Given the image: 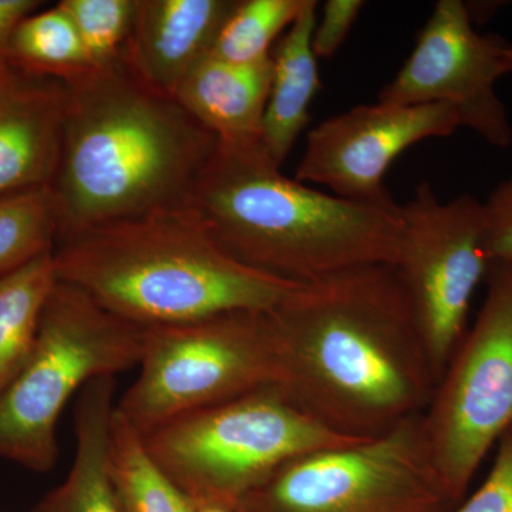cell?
<instances>
[{
    "label": "cell",
    "mask_w": 512,
    "mask_h": 512,
    "mask_svg": "<svg viewBox=\"0 0 512 512\" xmlns=\"http://www.w3.org/2000/svg\"><path fill=\"white\" fill-rule=\"evenodd\" d=\"M269 318L276 387L326 429L372 440L426 412L437 379L393 265L302 282Z\"/></svg>",
    "instance_id": "obj_1"
},
{
    "label": "cell",
    "mask_w": 512,
    "mask_h": 512,
    "mask_svg": "<svg viewBox=\"0 0 512 512\" xmlns=\"http://www.w3.org/2000/svg\"><path fill=\"white\" fill-rule=\"evenodd\" d=\"M69 87L62 158L52 184L57 242L107 222L180 207L218 140L180 101L123 59Z\"/></svg>",
    "instance_id": "obj_2"
},
{
    "label": "cell",
    "mask_w": 512,
    "mask_h": 512,
    "mask_svg": "<svg viewBox=\"0 0 512 512\" xmlns=\"http://www.w3.org/2000/svg\"><path fill=\"white\" fill-rule=\"evenodd\" d=\"M187 205L238 261L293 282L394 266L399 256L400 205L349 201L286 177L262 141L218 143Z\"/></svg>",
    "instance_id": "obj_3"
},
{
    "label": "cell",
    "mask_w": 512,
    "mask_h": 512,
    "mask_svg": "<svg viewBox=\"0 0 512 512\" xmlns=\"http://www.w3.org/2000/svg\"><path fill=\"white\" fill-rule=\"evenodd\" d=\"M53 258L57 281L144 328L269 312L302 284L238 261L187 204L84 229Z\"/></svg>",
    "instance_id": "obj_4"
},
{
    "label": "cell",
    "mask_w": 512,
    "mask_h": 512,
    "mask_svg": "<svg viewBox=\"0 0 512 512\" xmlns=\"http://www.w3.org/2000/svg\"><path fill=\"white\" fill-rule=\"evenodd\" d=\"M143 440L197 510L234 512L293 458L362 441L326 429L276 386L175 417Z\"/></svg>",
    "instance_id": "obj_5"
},
{
    "label": "cell",
    "mask_w": 512,
    "mask_h": 512,
    "mask_svg": "<svg viewBox=\"0 0 512 512\" xmlns=\"http://www.w3.org/2000/svg\"><path fill=\"white\" fill-rule=\"evenodd\" d=\"M146 328L57 281L25 365L0 394V458L46 473L57 460L63 407L97 377L140 363Z\"/></svg>",
    "instance_id": "obj_6"
},
{
    "label": "cell",
    "mask_w": 512,
    "mask_h": 512,
    "mask_svg": "<svg viewBox=\"0 0 512 512\" xmlns=\"http://www.w3.org/2000/svg\"><path fill=\"white\" fill-rule=\"evenodd\" d=\"M140 373L116 403L141 434L161 424L278 382L269 312L221 313L148 326Z\"/></svg>",
    "instance_id": "obj_7"
},
{
    "label": "cell",
    "mask_w": 512,
    "mask_h": 512,
    "mask_svg": "<svg viewBox=\"0 0 512 512\" xmlns=\"http://www.w3.org/2000/svg\"><path fill=\"white\" fill-rule=\"evenodd\" d=\"M476 322L436 384L421 429L434 470L456 504L512 430V262H491Z\"/></svg>",
    "instance_id": "obj_8"
},
{
    "label": "cell",
    "mask_w": 512,
    "mask_h": 512,
    "mask_svg": "<svg viewBox=\"0 0 512 512\" xmlns=\"http://www.w3.org/2000/svg\"><path fill=\"white\" fill-rule=\"evenodd\" d=\"M421 416L372 440L293 458L235 512H451Z\"/></svg>",
    "instance_id": "obj_9"
},
{
    "label": "cell",
    "mask_w": 512,
    "mask_h": 512,
    "mask_svg": "<svg viewBox=\"0 0 512 512\" xmlns=\"http://www.w3.org/2000/svg\"><path fill=\"white\" fill-rule=\"evenodd\" d=\"M402 220L394 268L439 382L467 332L471 301L491 265L485 251L483 202L471 194L441 202L424 181L402 205Z\"/></svg>",
    "instance_id": "obj_10"
},
{
    "label": "cell",
    "mask_w": 512,
    "mask_h": 512,
    "mask_svg": "<svg viewBox=\"0 0 512 512\" xmlns=\"http://www.w3.org/2000/svg\"><path fill=\"white\" fill-rule=\"evenodd\" d=\"M510 43L474 29L461 0H440L417 37L412 55L380 90L377 101L394 106L448 104L460 127L470 128L490 146L512 143L510 117L495 84L505 72Z\"/></svg>",
    "instance_id": "obj_11"
},
{
    "label": "cell",
    "mask_w": 512,
    "mask_h": 512,
    "mask_svg": "<svg viewBox=\"0 0 512 512\" xmlns=\"http://www.w3.org/2000/svg\"><path fill=\"white\" fill-rule=\"evenodd\" d=\"M460 128L448 104H362L323 120L309 131L296 168L301 183L365 204H392L384 177L407 148Z\"/></svg>",
    "instance_id": "obj_12"
},
{
    "label": "cell",
    "mask_w": 512,
    "mask_h": 512,
    "mask_svg": "<svg viewBox=\"0 0 512 512\" xmlns=\"http://www.w3.org/2000/svg\"><path fill=\"white\" fill-rule=\"evenodd\" d=\"M67 107L63 80L0 64V197L52 187Z\"/></svg>",
    "instance_id": "obj_13"
},
{
    "label": "cell",
    "mask_w": 512,
    "mask_h": 512,
    "mask_svg": "<svg viewBox=\"0 0 512 512\" xmlns=\"http://www.w3.org/2000/svg\"><path fill=\"white\" fill-rule=\"evenodd\" d=\"M237 0H138L121 59L160 92L173 96L185 76L211 55Z\"/></svg>",
    "instance_id": "obj_14"
},
{
    "label": "cell",
    "mask_w": 512,
    "mask_h": 512,
    "mask_svg": "<svg viewBox=\"0 0 512 512\" xmlns=\"http://www.w3.org/2000/svg\"><path fill=\"white\" fill-rule=\"evenodd\" d=\"M272 82V60L255 64L202 59L173 96L218 143L262 141V126Z\"/></svg>",
    "instance_id": "obj_15"
},
{
    "label": "cell",
    "mask_w": 512,
    "mask_h": 512,
    "mask_svg": "<svg viewBox=\"0 0 512 512\" xmlns=\"http://www.w3.org/2000/svg\"><path fill=\"white\" fill-rule=\"evenodd\" d=\"M318 2L305 0L295 22L272 49V82L262 126V144L279 167L311 120L312 101L322 83L312 35Z\"/></svg>",
    "instance_id": "obj_16"
},
{
    "label": "cell",
    "mask_w": 512,
    "mask_h": 512,
    "mask_svg": "<svg viewBox=\"0 0 512 512\" xmlns=\"http://www.w3.org/2000/svg\"><path fill=\"white\" fill-rule=\"evenodd\" d=\"M114 376L83 387L76 407V454L69 476L30 512H121L110 474Z\"/></svg>",
    "instance_id": "obj_17"
},
{
    "label": "cell",
    "mask_w": 512,
    "mask_h": 512,
    "mask_svg": "<svg viewBox=\"0 0 512 512\" xmlns=\"http://www.w3.org/2000/svg\"><path fill=\"white\" fill-rule=\"evenodd\" d=\"M53 252L0 278V394L35 345L43 309L57 284Z\"/></svg>",
    "instance_id": "obj_18"
},
{
    "label": "cell",
    "mask_w": 512,
    "mask_h": 512,
    "mask_svg": "<svg viewBox=\"0 0 512 512\" xmlns=\"http://www.w3.org/2000/svg\"><path fill=\"white\" fill-rule=\"evenodd\" d=\"M110 474L121 512H198L117 409L110 430Z\"/></svg>",
    "instance_id": "obj_19"
},
{
    "label": "cell",
    "mask_w": 512,
    "mask_h": 512,
    "mask_svg": "<svg viewBox=\"0 0 512 512\" xmlns=\"http://www.w3.org/2000/svg\"><path fill=\"white\" fill-rule=\"evenodd\" d=\"M6 62L28 72L69 82L92 69L73 20L57 3L20 23Z\"/></svg>",
    "instance_id": "obj_20"
},
{
    "label": "cell",
    "mask_w": 512,
    "mask_h": 512,
    "mask_svg": "<svg viewBox=\"0 0 512 512\" xmlns=\"http://www.w3.org/2000/svg\"><path fill=\"white\" fill-rule=\"evenodd\" d=\"M57 237L52 187L0 197V278L55 251Z\"/></svg>",
    "instance_id": "obj_21"
},
{
    "label": "cell",
    "mask_w": 512,
    "mask_h": 512,
    "mask_svg": "<svg viewBox=\"0 0 512 512\" xmlns=\"http://www.w3.org/2000/svg\"><path fill=\"white\" fill-rule=\"evenodd\" d=\"M303 5L305 0H237L210 56L234 64L264 62Z\"/></svg>",
    "instance_id": "obj_22"
},
{
    "label": "cell",
    "mask_w": 512,
    "mask_h": 512,
    "mask_svg": "<svg viewBox=\"0 0 512 512\" xmlns=\"http://www.w3.org/2000/svg\"><path fill=\"white\" fill-rule=\"evenodd\" d=\"M92 67H106L123 55L136 20L138 0H62Z\"/></svg>",
    "instance_id": "obj_23"
},
{
    "label": "cell",
    "mask_w": 512,
    "mask_h": 512,
    "mask_svg": "<svg viewBox=\"0 0 512 512\" xmlns=\"http://www.w3.org/2000/svg\"><path fill=\"white\" fill-rule=\"evenodd\" d=\"M484 483L451 512H512V430L498 441Z\"/></svg>",
    "instance_id": "obj_24"
},
{
    "label": "cell",
    "mask_w": 512,
    "mask_h": 512,
    "mask_svg": "<svg viewBox=\"0 0 512 512\" xmlns=\"http://www.w3.org/2000/svg\"><path fill=\"white\" fill-rule=\"evenodd\" d=\"M485 251L491 262H512V175L483 202Z\"/></svg>",
    "instance_id": "obj_25"
},
{
    "label": "cell",
    "mask_w": 512,
    "mask_h": 512,
    "mask_svg": "<svg viewBox=\"0 0 512 512\" xmlns=\"http://www.w3.org/2000/svg\"><path fill=\"white\" fill-rule=\"evenodd\" d=\"M363 9L362 0H328L323 5L312 35L313 53L318 59H330L339 52Z\"/></svg>",
    "instance_id": "obj_26"
},
{
    "label": "cell",
    "mask_w": 512,
    "mask_h": 512,
    "mask_svg": "<svg viewBox=\"0 0 512 512\" xmlns=\"http://www.w3.org/2000/svg\"><path fill=\"white\" fill-rule=\"evenodd\" d=\"M42 2L37 0H0V64L8 60L12 37L20 23L37 12Z\"/></svg>",
    "instance_id": "obj_27"
},
{
    "label": "cell",
    "mask_w": 512,
    "mask_h": 512,
    "mask_svg": "<svg viewBox=\"0 0 512 512\" xmlns=\"http://www.w3.org/2000/svg\"><path fill=\"white\" fill-rule=\"evenodd\" d=\"M505 60V72L508 74H512V45H508L507 49H505L504 53Z\"/></svg>",
    "instance_id": "obj_28"
},
{
    "label": "cell",
    "mask_w": 512,
    "mask_h": 512,
    "mask_svg": "<svg viewBox=\"0 0 512 512\" xmlns=\"http://www.w3.org/2000/svg\"><path fill=\"white\" fill-rule=\"evenodd\" d=\"M198 512H234L225 510V508L220 507H207V508H201V510H198Z\"/></svg>",
    "instance_id": "obj_29"
}]
</instances>
